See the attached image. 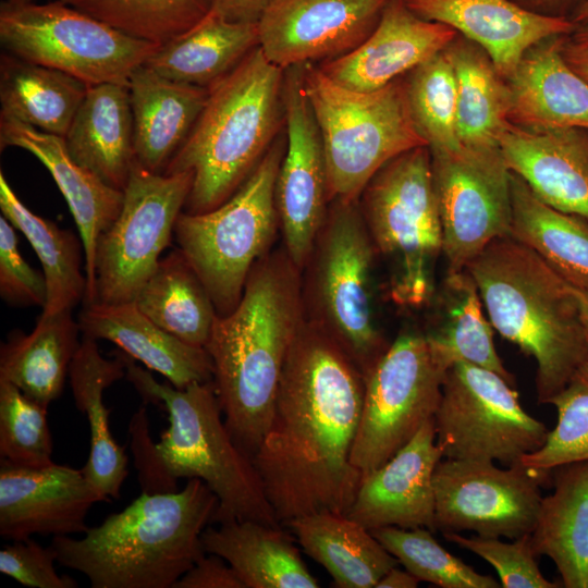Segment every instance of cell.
Segmentation results:
<instances>
[{"mask_svg": "<svg viewBox=\"0 0 588 588\" xmlns=\"http://www.w3.org/2000/svg\"><path fill=\"white\" fill-rule=\"evenodd\" d=\"M364 392V376L347 354L306 320L253 457L281 525L319 512L347 515L363 477L351 454Z\"/></svg>", "mask_w": 588, "mask_h": 588, "instance_id": "6da1fadb", "label": "cell"}, {"mask_svg": "<svg viewBox=\"0 0 588 588\" xmlns=\"http://www.w3.org/2000/svg\"><path fill=\"white\" fill-rule=\"evenodd\" d=\"M305 321L302 271L281 247L255 264L236 307L213 324L205 347L212 362V382L232 439L252 460Z\"/></svg>", "mask_w": 588, "mask_h": 588, "instance_id": "7a4b0ae2", "label": "cell"}, {"mask_svg": "<svg viewBox=\"0 0 588 588\" xmlns=\"http://www.w3.org/2000/svg\"><path fill=\"white\" fill-rule=\"evenodd\" d=\"M125 377L144 403L162 405L168 413V428L159 442L149 441L144 452L142 492H173L177 479L198 478L219 501L212 523L281 525L253 460L236 445L225 426L212 381L177 389L158 382L128 355Z\"/></svg>", "mask_w": 588, "mask_h": 588, "instance_id": "3957f363", "label": "cell"}, {"mask_svg": "<svg viewBox=\"0 0 588 588\" xmlns=\"http://www.w3.org/2000/svg\"><path fill=\"white\" fill-rule=\"evenodd\" d=\"M218 498L200 479L183 489L146 493L81 539L53 536L57 561L83 573L93 588H172L206 552L201 534Z\"/></svg>", "mask_w": 588, "mask_h": 588, "instance_id": "277c9868", "label": "cell"}, {"mask_svg": "<svg viewBox=\"0 0 588 588\" xmlns=\"http://www.w3.org/2000/svg\"><path fill=\"white\" fill-rule=\"evenodd\" d=\"M466 269L492 328L535 359L537 399L548 404L588 359L574 287L511 235L492 241Z\"/></svg>", "mask_w": 588, "mask_h": 588, "instance_id": "5b68a950", "label": "cell"}, {"mask_svg": "<svg viewBox=\"0 0 588 588\" xmlns=\"http://www.w3.org/2000/svg\"><path fill=\"white\" fill-rule=\"evenodd\" d=\"M284 70L259 47L209 87L187 138L162 173H193L187 213L224 203L250 175L284 126Z\"/></svg>", "mask_w": 588, "mask_h": 588, "instance_id": "8992f818", "label": "cell"}, {"mask_svg": "<svg viewBox=\"0 0 588 588\" xmlns=\"http://www.w3.org/2000/svg\"><path fill=\"white\" fill-rule=\"evenodd\" d=\"M376 256L358 201L332 200L302 270L306 320L341 346L364 379L390 345L376 320Z\"/></svg>", "mask_w": 588, "mask_h": 588, "instance_id": "52a82bcc", "label": "cell"}, {"mask_svg": "<svg viewBox=\"0 0 588 588\" xmlns=\"http://www.w3.org/2000/svg\"><path fill=\"white\" fill-rule=\"evenodd\" d=\"M303 84L317 121L330 200H358L370 179L391 159L428 146L407 100L405 76L373 91H357L303 65Z\"/></svg>", "mask_w": 588, "mask_h": 588, "instance_id": "ba28073f", "label": "cell"}, {"mask_svg": "<svg viewBox=\"0 0 588 588\" xmlns=\"http://www.w3.org/2000/svg\"><path fill=\"white\" fill-rule=\"evenodd\" d=\"M357 201L377 256L391 267L392 302L409 308L429 303L442 254V228L428 146L387 162Z\"/></svg>", "mask_w": 588, "mask_h": 588, "instance_id": "9c48e42d", "label": "cell"}, {"mask_svg": "<svg viewBox=\"0 0 588 588\" xmlns=\"http://www.w3.org/2000/svg\"><path fill=\"white\" fill-rule=\"evenodd\" d=\"M285 149L278 137L245 182L218 207L182 211L174 237L204 282L218 316L238 304L255 264L271 249L280 229L275 183Z\"/></svg>", "mask_w": 588, "mask_h": 588, "instance_id": "30bf717a", "label": "cell"}, {"mask_svg": "<svg viewBox=\"0 0 588 588\" xmlns=\"http://www.w3.org/2000/svg\"><path fill=\"white\" fill-rule=\"evenodd\" d=\"M0 41L8 53L61 71L88 86L127 85L133 72L159 48L61 0L2 3Z\"/></svg>", "mask_w": 588, "mask_h": 588, "instance_id": "8fae6325", "label": "cell"}, {"mask_svg": "<svg viewBox=\"0 0 588 588\" xmlns=\"http://www.w3.org/2000/svg\"><path fill=\"white\" fill-rule=\"evenodd\" d=\"M433 422L444 458L505 466L540 449L549 432L503 377L465 362L446 371Z\"/></svg>", "mask_w": 588, "mask_h": 588, "instance_id": "7c38bea8", "label": "cell"}, {"mask_svg": "<svg viewBox=\"0 0 588 588\" xmlns=\"http://www.w3.org/2000/svg\"><path fill=\"white\" fill-rule=\"evenodd\" d=\"M427 336L404 331L365 377L351 462L363 476L390 460L433 418L446 373Z\"/></svg>", "mask_w": 588, "mask_h": 588, "instance_id": "4fadbf2b", "label": "cell"}, {"mask_svg": "<svg viewBox=\"0 0 588 588\" xmlns=\"http://www.w3.org/2000/svg\"><path fill=\"white\" fill-rule=\"evenodd\" d=\"M193 177L189 171L151 172L134 161L120 213L97 244L93 303L135 301L171 245Z\"/></svg>", "mask_w": 588, "mask_h": 588, "instance_id": "5bb4252c", "label": "cell"}, {"mask_svg": "<svg viewBox=\"0 0 588 588\" xmlns=\"http://www.w3.org/2000/svg\"><path fill=\"white\" fill-rule=\"evenodd\" d=\"M448 272H458L492 241L510 235L511 170L500 148L431 151Z\"/></svg>", "mask_w": 588, "mask_h": 588, "instance_id": "9a60e30c", "label": "cell"}, {"mask_svg": "<svg viewBox=\"0 0 588 588\" xmlns=\"http://www.w3.org/2000/svg\"><path fill=\"white\" fill-rule=\"evenodd\" d=\"M552 470L522 462L506 468L490 461L442 458L433 475L436 526L444 531H475L482 537L516 539L536 525L541 486Z\"/></svg>", "mask_w": 588, "mask_h": 588, "instance_id": "2e32d148", "label": "cell"}, {"mask_svg": "<svg viewBox=\"0 0 588 588\" xmlns=\"http://www.w3.org/2000/svg\"><path fill=\"white\" fill-rule=\"evenodd\" d=\"M285 149L275 183L283 247L302 271L330 206L320 131L303 84V65L284 70Z\"/></svg>", "mask_w": 588, "mask_h": 588, "instance_id": "e0dca14e", "label": "cell"}, {"mask_svg": "<svg viewBox=\"0 0 588 588\" xmlns=\"http://www.w3.org/2000/svg\"><path fill=\"white\" fill-rule=\"evenodd\" d=\"M389 0H273L259 21V48L282 70L322 64L355 50Z\"/></svg>", "mask_w": 588, "mask_h": 588, "instance_id": "ac0fdd59", "label": "cell"}, {"mask_svg": "<svg viewBox=\"0 0 588 588\" xmlns=\"http://www.w3.org/2000/svg\"><path fill=\"white\" fill-rule=\"evenodd\" d=\"M109 501L82 469L50 464L25 467L0 463V535L13 541L34 535L85 532L86 516L97 502Z\"/></svg>", "mask_w": 588, "mask_h": 588, "instance_id": "d6986e66", "label": "cell"}, {"mask_svg": "<svg viewBox=\"0 0 588 588\" xmlns=\"http://www.w3.org/2000/svg\"><path fill=\"white\" fill-rule=\"evenodd\" d=\"M442 458L431 418L390 460L362 477L347 516L369 530H437L433 475Z\"/></svg>", "mask_w": 588, "mask_h": 588, "instance_id": "ffe728a7", "label": "cell"}, {"mask_svg": "<svg viewBox=\"0 0 588 588\" xmlns=\"http://www.w3.org/2000/svg\"><path fill=\"white\" fill-rule=\"evenodd\" d=\"M457 36L450 26L415 14L405 0H389L364 42L318 68L343 87L373 91L443 51Z\"/></svg>", "mask_w": 588, "mask_h": 588, "instance_id": "44dd1931", "label": "cell"}, {"mask_svg": "<svg viewBox=\"0 0 588 588\" xmlns=\"http://www.w3.org/2000/svg\"><path fill=\"white\" fill-rule=\"evenodd\" d=\"M421 19L445 24L482 48L507 79L540 41L576 30L569 17L532 11L514 0H405Z\"/></svg>", "mask_w": 588, "mask_h": 588, "instance_id": "7402d4cb", "label": "cell"}, {"mask_svg": "<svg viewBox=\"0 0 588 588\" xmlns=\"http://www.w3.org/2000/svg\"><path fill=\"white\" fill-rule=\"evenodd\" d=\"M1 149L14 146L34 155L49 171L62 193L79 232L84 249L87 290L84 305L94 302L95 259L100 236L118 218L123 191L114 188L69 154L63 137L30 125L0 119Z\"/></svg>", "mask_w": 588, "mask_h": 588, "instance_id": "603a6c76", "label": "cell"}, {"mask_svg": "<svg viewBox=\"0 0 588 588\" xmlns=\"http://www.w3.org/2000/svg\"><path fill=\"white\" fill-rule=\"evenodd\" d=\"M498 145L509 169L544 204L588 219V131L512 124Z\"/></svg>", "mask_w": 588, "mask_h": 588, "instance_id": "cb8c5ba5", "label": "cell"}, {"mask_svg": "<svg viewBox=\"0 0 588 588\" xmlns=\"http://www.w3.org/2000/svg\"><path fill=\"white\" fill-rule=\"evenodd\" d=\"M565 37H551L531 47L505 79L512 124L529 130L588 131V82L564 60Z\"/></svg>", "mask_w": 588, "mask_h": 588, "instance_id": "d4e9b609", "label": "cell"}, {"mask_svg": "<svg viewBox=\"0 0 588 588\" xmlns=\"http://www.w3.org/2000/svg\"><path fill=\"white\" fill-rule=\"evenodd\" d=\"M78 324L83 335L114 343L177 389L213 380L212 362L206 348L167 332L146 317L134 302L84 305Z\"/></svg>", "mask_w": 588, "mask_h": 588, "instance_id": "484cf974", "label": "cell"}, {"mask_svg": "<svg viewBox=\"0 0 588 588\" xmlns=\"http://www.w3.org/2000/svg\"><path fill=\"white\" fill-rule=\"evenodd\" d=\"M127 87L135 161L162 173L203 111L209 88L168 79L146 65L133 72Z\"/></svg>", "mask_w": 588, "mask_h": 588, "instance_id": "4316f807", "label": "cell"}, {"mask_svg": "<svg viewBox=\"0 0 588 588\" xmlns=\"http://www.w3.org/2000/svg\"><path fill=\"white\" fill-rule=\"evenodd\" d=\"M63 139L77 163L110 186L123 191L135 161L127 85L88 86Z\"/></svg>", "mask_w": 588, "mask_h": 588, "instance_id": "83f0119b", "label": "cell"}, {"mask_svg": "<svg viewBox=\"0 0 588 588\" xmlns=\"http://www.w3.org/2000/svg\"><path fill=\"white\" fill-rule=\"evenodd\" d=\"M126 354L114 358L101 355L97 340L83 335L71 363L69 379L76 408L87 417L90 432L89 455L82 471L88 481L108 500L119 499L127 477V455L113 439L103 392L125 377Z\"/></svg>", "mask_w": 588, "mask_h": 588, "instance_id": "f1b7e54d", "label": "cell"}, {"mask_svg": "<svg viewBox=\"0 0 588 588\" xmlns=\"http://www.w3.org/2000/svg\"><path fill=\"white\" fill-rule=\"evenodd\" d=\"M294 540L283 525L256 520L219 524L201 534L205 552L225 560L245 588L319 587Z\"/></svg>", "mask_w": 588, "mask_h": 588, "instance_id": "f546056e", "label": "cell"}, {"mask_svg": "<svg viewBox=\"0 0 588 588\" xmlns=\"http://www.w3.org/2000/svg\"><path fill=\"white\" fill-rule=\"evenodd\" d=\"M553 491L542 497L530 541L555 564L566 588H588V461L552 469Z\"/></svg>", "mask_w": 588, "mask_h": 588, "instance_id": "4dcf8cb0", "label": "cell"}, {"mask_svg": "<svg viewBox=\"0 0 588 588\" xmlns=\"http://www.w3.org/2000/svg\"><path fill=\"white\" fill-rule=\"evenodd\" d=\"M257 47V23L232 22L211 10L187 32L159 46L144 65L168 79L209 88Z\"/></svg>", "mask_w": 588, "mask_h": 588, "instance_id": "1f68e13d", "label": "cell"}, {"mask_svg": "<svg viewBox=\"0 0 588 588\" xmlns=\"http://www.w3.org/2000/svg\"><path fill=\"white\" fill-rule=\"evenodd\" d=\"M286 526L304 552L321 564L338 588H375L399 561L369 529L346 514L319 512Z\"/></svg>", "mask_w": 588, "mask_h": 588, "instance_id": "d6a6232c", "label": "cell"}, {"mask_svg": "<svg viewBox=\"0 0 588 588\" xmlns=\"http://www.w3.org/2000/svg\"><path fill=\"white\" fill-rule=\"evenodd\" d=\"M81 331L72 310L40 315L29 334L12 332L0 347V379L16 385L32 400L49 406L69 377L79 347Z\"/></svg>", "mask_w": 588, "mask_h": 588, "instance_id": "836d02e7", "label": "cell"}, {"mask_svg": "<svg viewBox=\"0 0 588 588\" xmlns=\"http://www.w3.org/2000/svg\"><path fill=\"white\" fill-rule=\"evenodd\" d=\"M510 235L571 286L588 293V219L544 204L512 171Z\"/></svg>", "mask_w": 588, "mask_h": 588, "instance_id": "e575fe53", "label": "cell"}, {"mask_svg": "<svg viewBox=\"0 0 588 588\" xmlns=\"http://www.w3.org/2000/svg\"><path fill=\"white\" fill-rule=\"evenodd\" d=\"M87 88L61 71L4 53L0 61V119L64 137Z\"/></svg>", "mask_w": 588, "mask_h": 588, "instance_id": "d590c367", "label": "cell"}, {"mask_svg": "<svg viewBox=\"0 0 588 588\" xmlns=\"http://www.w3.org/2000/svg\"><path fill=\"white\" fill-rule=\"evenodd\" d=\"M440 322L425 333L437 362L446 370L458 362L491 370L515 387L493 342L490 321L482 313V301L467 269L448 272L441 287Z\"/></svg>", "mask_w": 588, "mask_h": 588, "instance_id": "8d00e7d4", "label": "cell"}, {"mask_svg": "<svg viewBox=\"0 0 588 588\" xmlns=\"http://www.w3.org/2000/svg\"><path fill=\"white\" fill-rule=\"evenodd\" d=\"M134 303L167 332L204 348L218 318L204 282L180 248L160 259Z\"/></svg>", "mask_w": 588, "mask_h": 588, "instance_id": "74e56055", "label": "cell"}, {"mask_svg": "<svg viewBox=\"0 0 588 588\" xmlns=\"http://www.w3.org/2000/svg\"><path fill=\"white\" fill-rule=\"evenodd\" d=\"M445 51L456 76L460 144L467 148H498V137L510 123L506 81L486 51L460 34Z\"/></svg>", "mask_w": 588, "mask_h": 588, "instance_id": "f35d334b", "label": "cell"}, {"mask_svg": "<svg viewBox=\"0 0 588 588\" xmlns=\"http://www.w3.org/2000/svg\"><path fill=\"white\" fill-rule=\"evenodd\" d=\"M0 209L2 216L25 235L41 262L47 287L41 315L72 310L78 303H84L87 278L81 270L83 242L72 231L63 230L30 211L16 196L2 171Z\"/></svg>", "mask_w": 588, "mask_h": 588, "instance_id": "ab89813d", "label": "cell"}, {"mask_svg": "<svg viewBox=\"0 0 588 588\" xmlns=\"http://www.w3.org/2000/svg\"><path fill=\"white\" fill-rule=\"evenodd\" d=\"M142 40L163 45L211 11V0H61Z\"/></svg>", "mask_w": 588, "mask_h": 588, "instance_id": "60d3db41", "label": "cell"}, {"mask_svg": "<svg viewBox=\"0 0 588 588\" xmlns=\"http://www.w3.org/2000/svg\"><path fill=\"white\" fill-rule=\"evenodd\" d=\"M405 85L414 123L429 150L460 148L456 76L445 49L407 73Z\"/></svg>", "mask_w": 588, "mask_h": 588, "instance_id": "b9f144b4", "label": "cell"}, {"mask_svg": "<svg viewBox=\"0 0 588 588\" xmlns=\"http://www.w3.org/2000/svg\"><path fill=\"white\" fill-rule=\"evenodd\" d=\"M370 531L420 581L441 588L501 587L493 577L476 572L446 551L428 528L388 526Z\"/></svg>", "mask_w": 588, "mask_h": 588, "instance_id": "7bdbcfd3", "label": "cell"}, {"mask_svg": "<svg viewBox=\"0 0 588 588\" xmlns=\"http://www.w3.org/2000/svg\"><path fill=\"white\" fill-rule=\"evenodd\" d=\"M548 404L556 408V425L543 445L520 462L532 469L551 471L563 464L588 461V359Z\"/></svg>", "mask_w": 588, "mask_h": 588, "instance_id": "ee69618b", "label": "cell"}, {"mask_svg": "<svg viewBox=\"0 0 588 588\" xmlns=\"http://www.w3.org/2000/svg\"><path fill=\"white\" fill-rule=\"evenodd\" d=\"M47 409L13 383L0 379L1 458L25 467L53 463Z\"/></svg>", "mask_w": 588, "mask_h": 588, "instance_id": "f6af8a7d", "label": "cell"}, {"mask_svg": "<svg viewBox=\"0 0 588 588\" xmlns=\"http://www.w3.org/2000/svg\"><path fill=\"white\" fill-rule=\"evenodd\" d=\"M446 540L487 561L498 573L504 588H558L547 579L537 563L530 534L505 542L495 537L479 535L465 537L456 531H444Z\"/></svg>", "mask_w": 588, "mask_h": 588, "instance_id": "bcb514c9", "label": "cell"}, {"mask_svg": "<svg viewBox=\"0 0 588 588\" xmlns=\"http://www.w3.org/2000/svg\"><path fill=\"white\" fill-rule=\"evenodd\" d=\"M0 294L16 306H45L47 297L44 274L35 271L17 248L14 226L0 217Z\"/></svg>", "mask_w": 588, "mask_h": 588, "instance_id": "7dc6e473", "label": "cell"}, {"mask_svg": "<svg viewBox=\"0 0 588 588\" xmlns=\"http://www.w3.org/2000/svg\"><path fill=\"white\" fill-rule=\"evenodd\" d=\"M54 561V548L42 547L32 538L13 541L0 550V572L20 584L32 588H76V580L57 573Z\"/></svg>", "mask_w": 588, "mask_h": 588, "instance_id": "c3c4849f", "label": "cell"}, {"mask_svg": "<svg viewBox=\"0 0 588 588\" xmlns=\"http://www.w3.org/2000/svg\"><path fill=\"white\" fill-rule=\"evenodd\" d=\"M172 588H245V585L225 560L205 553Z\"/></svg>", "mask_w": 588, "mask_h": 588, "instance_id": "681fc988", "label": "cell"}, {"mask_svg": "<svg viewBox=\"0 0 588 588\" xmlns=\"http://www.w3.org/2000/svg\"><path fill=\"white\" fill-rule=\"evenodd\" d=\"M273 0H211V10L232 22L257 23Z\"/></svg>", "mask_w": 588, "mask_h": 588, "instance_id": "f907efd6", "label": "cell"}, {"mask_svg": "<svg viewBox=\"0 0 588 588\" xmlns=\"http://www.w3.org/2000/svg\"><path fill=\"white\" fill-rule=\"evenodd\" d=\"M562 54L566 63L588 82V45L574 41L566 36L562 44Z\"/></svg>", "mask_w": 588, "mask_h": 588, "instance_id": "816d5d0a", "label": "cell"}, {"mask_svg": "<svg viewBox=\"0 0 588 588\" xmlns=\"http://www.w3.org/2000/svg\"><path fill=\"white\" fill-rule=\"evenodd\" d=\"M584 1L585 0H517L516 2L539 13L566 16L564 12L571 11L572 15Z\"/></svg>", "mask_w": 588, "mask_h": 588, "instance_id": "f5cc1de1", "label": "cell"}, {"mask_svg": "<svg viewBox=\"0 0 588 588\" xmlns=\"http://www.w3.org/2000/svg\"><path fill=\"white\" fill-rule=\"evenodd\" d=\"M420 580L409 571L391 567L377 583L375 588H416Z\"/></svg>", "mask_w": 588, "mask_h": 588, "instance_id": "db71d44e", "label": "cell"}, {"mask_svg": "<svg viewBox=\"0 0 588 588\" xmlns=\"http://www.w3.org/2000/svg\"><path fill=\"white\" fill-rule=\"evenodd\" d=\"M583 331L588 347V293L574 289Z\"/></svg>", "mask_w": 588, "mask_h": 588, "instance_id": "11a10c76", "label": "cell"}, {"mask_svg": "<svg viewBox=\"0 0 588 588\" xmlns=\"http://www.w3.org/2000/svg\"><path fill=\"white\" fill-rule=\"evenodd\" d=\"M576 27L588 26V0H585L569 16Z\"/></svg>", "mask_w": 588, "mask_h": 588, "instance_id": "9f6ffc18", "label": "cell"}, {"mask_svg": "<svg viewBox=\"0 0 588 588\" xmlns=\"http://www.w3.org/2000/svg\"><path fill=\"white\" fill-rule=\"evenodd\" d=\"M571 38L578 44L588 45V26L576 28Z\"/></svg>", "mask_w": 588, "mask_h": 588, "instance_id": "6f0895ef", "label": "cell"}, {"mask_svg": "<svg viewBox=\"0 0 588 588\" xmlns=\"http://www.w3.org/2000/svg\"><path fill=\"white\" fill-rule=\"evenodd\" d=\"M7 1L11 3H27V2H32L33 0H7Z\"/></svg>", "mask_w": 588, "mask_h": 588, "instance_id": "680465c9", "label": "cell"}]
</instances>
